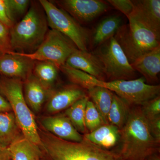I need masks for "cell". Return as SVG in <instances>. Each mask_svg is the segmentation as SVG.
<instances>
[{
    "label": "cell",
    "mask_w": 160,
    "mask_h": 160,
    "mask_svg": "<svg viewBox=\"0 0 160 160\" xmlns=\"http://www.w3.org/2000/svg\"><path fill=\"white\" fill-rule=\"evenodd\" d=\"M24 91V97L27 105L32 110L38 112L53 90L46 88L32 73L25 81Z\"/></svg>",
    "instance_id": "17"
},
{
    "label": "cell",
    "mask_w": 160,
    "mask_h": 160,
    "mask_svg": "<svg viewBox=\"0 0 160 160\" xmlns=\"http://www.w3.org/2000/svg\"><path fill=\"white\" fill-rule=\"evenodd\" d=\"M12 112H0V142L9 146L22 135Z\"/></svg>",
    "instance_id": "22"
},
{
    "label": "cell",
    "mask_w": 160,
    "mask_h": 160,
    "mask_svg": "<svg viewBox=\"0 0 160 160\" xmlns=\"http://www.w3.org/2000/svg\"><path fill=\"white\" fill-rule=\"evenodd\" d=\"M83 138L100 148L110 150L120 143L121 130L109 123L102 125L91 132L85 133Z\"/></svg>",
    "instance_id": "16"
},
{
    "label": "cell",
    "mask_w": 160,
    "mask_h": 160,
    "mask_svg": "<svg viewBox=\"0 0 160 160\" xmlns=\"http://www.w3.org/2000/svg\"><path fill=\"white\" fill-rule=\"evenodd\" d=\"M40 135L42 147L52 160H124L118 152L100 148L84 138L78 142L62 139L49 132Z\"/></svg>",
    "instance_id": "2"
},
{
    "label": "cell",
    "mask_w": 160,
    "mask_h": 160,
    "mask_svg": "<svg viewBox=\"0 0 160 160\" xmlns=\"http://www.w3.org/2000/svg\"></svg>",
    "instance_id": "37"
},
{
    "label": "cell",
    "mask_w": 160,
    "mask_h": 160,
    "mask_svg": "<svg viewBox=\"0 0 160 160\" xmlns=\"http://www.w3.org/2000/svg\"><path fill=\"white\" fill-rule=\"evenodd\" d=\"M12 112L10 104L6 98L0 92V112Z\"/></svg>",
    "instance_id": "34"
},
{
    "label": "cell",
    "mask_w": 160,
    "mask_h": 160,
    "mask_svg": "<svg viewBox=\"0 0 160 160\" xmlns=\"http://www.w3.org/2000/svg\"><path fill=\"white\" fill-rule=\"evenodd\" d=\"M36 62L16 52L0 56V76L25 82L33 73Z\"/></svg>",
    "instance_id": "11"
},
{
    "label": "cell",
    "mask_w": 160,
    "mask_h": 160,
    "mask_svg": "<svg viewBox=\"0 0 160 160\" xmlns=\"http://www.w3.org/2000/svg\"><path fill=\"white\" fill-rule=\"evenodd\" d=\"M86 90L75 84L67 85L50 95L46 109L49 113L59 112L69 108L78 100L87 96Z\"/></svg>",
    "instance_id": "13"
},
{
    "label": "cell",
    "mask_w": 160,
    "mask_h": 160,
    "mask_svg": "<svg viewBox=\"0 0 160 160\" xmlns=\"http://www.w3.org/2000/svg\"><path fill=\"white\" fill-rule=\"evenodd\" d=\"M91 52L102 65L108 82L134 78L136 71L132 67L114 37Z\"/></svg>",
    "instance_id": "7"
},
{
    "label": "cell",
    "mask_w": 160,
    "mask_h": 160,
    "mask_svg": "<svg viewBox=\"0 0 160 160\" xmlns=\"http://www.w3.org/2000/svg\"><path fill=\"white\" fill-rule=\"evenodd\" d=\"M0 92L9 102L22 134L30 142L42 147L40 133L32 111L23 92V82L0 76Z\"/></svg>",
    "instance_id": "4"
},
{
    "label": "cell",
    "mask_w": 160,
    "mask_h": 160,
    "mask_svg": "<svg viewBox=\"0 0 160 160\" xmlns=\"http://www.w3.org/2000/svg\"></svg>",
    "instance_id": "38"
},
{
    "label": "cell",
    "mask_w": 160,
    "mask_h": 160,
    "mask_svg": "<svg viewBox=\"0 0 160 160\" xmlns=\"http://www.w3.org/2000/svg\"><path fill=\"white\" fill-rule=\"evenodd\" d=\"M11 52L10 29L0 22V56Z\"/></svg>",
    "instance_id": "30"
},
{
    "label": "cell",
    "mask_w": 160,
    "mask_h": 160,
    "mask_svg": "<svg viewBox=\"0 0 160 160\" xmlns=\"http://www.w3.org/2000/svg\"><path fill=\"white\" fill-rule=\"evenodd\" d=\"M39 3L45 12L48 26L52 29L69 38L79 50L88 51L91 35L87 29L52 2L40 0Z\"/></svg>",
    "instance_id": "6"
},
{
    "label": "cell",
    "mask_w": 160,
    "mask_h": 160,
    "mask_svg": "<svg viewBox=\"0 0 160 160\" xmlns=\"http://www.w3.org/2000/svg\"><path fill=\"white\" fill-rule=\"evenodd\" d=\"M8 8L12 19L15 23L16 18L26 12L30 1L28 0H6Z\"/></svg>",
    "instance_id": "29"
},
{
    "label": "cell",
    "mask_w": 160,
    "mask_h": 160,
    "mask_svg": "<svg viewBox=\"0 0 160 160\" xmlns=\"http://www.w3.org/2000/svg\"><path fill=\"white\" fill-rule=\"evenodd\" d=\"M131 65L148 82L157 81L160 71V46L139 58Z\"/></svg>",
    "instance_id": "18"
},
{
    "label": "cell",
    "mask_w": 160,
    "mask_h": 160,
    "mask_svg": "<svg viewBox=\"0 0 160 160\" xmlns=\"http://www.w3.org/2000/svg\"></svg>",
    "instance_id": "39"
},
{
    "label": "cell",
    "mask_w": 160,
    "mask_h": 160,
    "mask_svg": "<svg viewBox=\"0 0 160 160\" xmlns=\"http://www.w3.org/2000/svg\"><path fill=\"white\" fill-rule=\"evenodd\" d=\"M65 65L78 69L101 81H106L102 65L92 52L77 49L66 60Z\"/></svg>",
    "instance_id": "14"
},
{
    "label": "cell",
    "mask_w": 160,
    "mask_h": 160,
    "mask_svg": "<svg viewBox=\"0 0 160 160\" xmlns=\"http://www.w3.org/2000/svg\"><path fill=\"white\" fill-rule=\"evenodd\" d=\"M87 90L88 96L101 115L104 124H109L108 116L114 93L101 86H94Z\"/></svg>",
    "instance_id": "21"
},
{
    "label": "cell",
    "mask_w": 160,
    "mask_h": 160,
    "mask_svg": "<svg viewBox=\"0 0 160 160\" xmlns=\"http://www.w3.org/2000/svg\"><path fill=\"white\" fill-rule=\"evenodd\" d=\"M122 18L118 15L110 16L99 23L90 36V43L93 49L114 37L123 25Z\"/></svg>",
    "instance_id": "19"
},
{
    "label": "cell",
    "mask_w": 160,
    "mask_h": 160,
    "mask_svg": "<svg viewBox=\"0 0 160 160\" xmlns=\"http://www.w3.org/2000/svg\"><path fill=\"white\" fill-rule=\"evenodd\" d=\"M140 106L143 115L146 120L151 119L160 116V95L147 101Z\"/></svg>",
    "instance_id": "28"
},
{
    "label": "cell",
    "mask_w": 160,
    "mask_h": 160,
    "mask_svg": "<svg viewBox=\"0 0 160 160\" xmlns=\"http://www.w3.org/2000/svg\"><path fill=\"white\" fill-rule=\"evenodd\" d=\"M133 10L129 19L134 20L160 37V0L132 1Z\"/></svg>",
    "instance_id": "12"
},
{
    "label": "cell",
    "mask_w": 160,
    "mask_h": 160,
    "mask_svg": "<svg viewBox=\"0 0 160 160\" xmlns=\"http://www.w3.org/2000/svg\"><path fill=\"white\" fill-rule=\"evenodd\" d=\"M11 160H39L42 155L40 147L22 135L8 146Z\"/></svg>",
    "instance_id": "20"
},
{
    "label": "cell",
    "mask_w": 160,
    "mask_h": 160,
    "mask_svg": "<svg viewBox=\"0 0 160 160\" xmlns=\"http://www.w3.org/2000/svg\"><path fill=\"white\" fill-rule=\"evenodd\" d=\"M89 98L88 95L78 100L66 109L64 113L77 130L84 134L87 133L85 126V117L86 105Z\"/></svg>",
    "instance_id": "24"
},
{
    "label": "cell",
    "mask_w": 160,
    "mask_h": 160,
    "mask_svg": "<svg viewBox=\"0 0 160 160\" xmlns=\"http://www.w3.org/2000/svg\"><path fill=\"white\" fill-rule=\"evenodd\" d=\"M48 24L42 6L32 4L22 19L10 29L12 52L23 53L34 52L48 33Z\"/></svg>",
    "instance_id": "3"
},
{
    "label": "cell",
    "mask_w": 160,
    "mask_h": 160,
    "mask_svg": "<svg viewBox=\"0 0 160 160\" xmlns=\"http://www.w3.org/2000/svg\"><path fill=\"white\" fill-rule=\"evenodd\" d=\"M121 130V149L124 160H146L159 152L158 142L152 135L141 106L130 109L128 119Z\"/></svg>",
    "instance_id": "1"
},
{
    "label": "cell",
    "mask_w": 160,
    "mask_h": 160,
    "mask_svg": "<svg viewBox=\"0 0 160 160\" xmlns=\"http://www.w3.org/2000/svg\"><path fill=\"white\" fill-rule=\"evenodd\" d=\"M0 22L10 29L15 24L11 17L6 0H0Z\"/></svg>",
    "instance_id": "32"
},
{
    "label": "cell",
    "mask_w": 160,
    "mask_h": 160,
    "mask_svg": "<svg viewBox=\"0 0 160 160\" xmlns=\"http://www.w3.org/2000/svg\"><path fill=\"white\" fill-rule=\"evenodd\" d=\"M0 160H11L8 146L0 142Z\"/></svg>",
    "instance_id": "35"
},
{
    "label": "cell",
    "mask_w": 160,
    "mask_h": 160,
    "mask_svg": "<svg viewBox=\"0 0 160 160\" xmlns=\"http://www.w3.org/2000/svg\"><path fill=\"white\" fill-rule=\"evenodd\" d=\"M55 3L79 23L91 22L109 8L108 3L99 0H61Z\"/></svg>",
    "instance_id": "10"
},
{
    "label": "cell",
    "mask_w": 160,
    "mask_h": 160,
    "mask_svg": "<svg viewBox=\"0 0 160 160\" xmlns=\"http://www.w3.org/2000/svg\"><path fill=\"white\" fill-rule=\"evenodd\" d=\"M108 3L121 12L128 18L133 10V3L130 0H109Z\"/></svg>",
    "instance_id": "31"
},
{
    "label": "cell",
    "mask_w": 160,
    "mask_h": 160,
    "mask_svg": "<svg viewBox=\"0 0 160 160\" xmlns=\"http://www.w3.org/2000/svg\"><path fill=\"white\" fill-rule=\"evenodd\" d=\"M146 160H160V156L158 153L152 155L146 159Z\"/></svg>",
    "instance_id": "36"
},
{
    "label": "cell",
    "mask_w": 160,
    "mask_h": 160,
    "mask_svg": "<svg viewBox=\"0 0 160 160\" xmlns=\"http://www.w3.org/2000/svg\"><path fill=\"white\" fill-rule=\"evenodd\" d=\"M60 70L66 75L73 84L86 90L98 86L100 81L84 72L71 68L66 65L61 66Z\"/></svg>",
    "instance_id": "26"
},
{
    "label": "cell",
    "mask_w": 160,
    "mask_h": 160,
    "mask_svg": "<svg viewBox=\"0 0 160 160\" xmlns=\"http://www.w3.org/2000/svg\"><path fill=\"white\" fill-rule=\"evenodd\" d=\"M41 123L48 132L62 139L79 142L84 138L64 114L43 118Z\"/></svg>",
    "instance_id": "15"
},
{
    "label": "cell",
    "mask_w": 160,
    "mask_h": 160,
    "mask_svg": "<svg viewBox=\"0 0 160 160\" xmlns=\"http://www.w3.org/2000/svg\"><path fill=\"white\" fill-rule=\"evenodd\" d=\"M85 124L87 133L94 131L102 125H104L99 112L93 102L89 99L86 106Z\"/></svg>",
    "instance_id": "27"
},
{
    "label": "cell",
    "mask_w": 160,
    "mask_h": 160,
    "mask_svg": "<svg viewBox=\"0 0 160 160\" xmlns=\"http://www.w3.org/2000/svg\"><path fill=\"white\" fill-rule=\"evenodd\" d=\"M98 86L105 87L122 99L130 106H140L159 95L160 85L146 84L144 78L129 80L101 81Z\"/></svg>",
    "instance_id": "9"
},
{
    "label": "cell",
    "mask_w": 160,
    "mask_h": 160,
    "mask_svg": "<svg viewBox=\"0 0 160 160\" xmlns=\"http://www.w3.org/2000/svg\"><path fill=\"white\" fill-rule=\"evenodd\" d=\"M60 69L53 63L48 62H36L33 74L46 88L52 90L57 80Z\"/></svg>",
    "instance_id": "25"
},
{
    "label": "cell",
    "mask_w": 160,
    "mask_h": 160,
    "mask_svg": "<svg viewBox=\"0 0 160 160\" xmlns=\"http://www.w3.org/2000/svg\"><path fill=\"white\" fill-rule=\"evenodd\" d=\"M130 109L125 101L114 93L108 116V123L122 129L128 119Z\"/></svg>",
    "instance_id": "23"
},
{
    "label": "cell",
    "mask_w": 160,
    "mask_h": 160,
    "mask_svg": "<svg viewBox=\"0 0 160 160\" xmlns=\"http://www.w3.org/2000/svg\"><path fill=\"white\" fill-rule=\"evenodd\" d=\"M121 26L114 38L130 64L160 46V38L134 20Z\"/></svg>",
    "instance_id": "5"
},
{
    "label": "cell",
    "mask_w": 160,
    "mask_h": 160,
    "mask_svg": "<svg viewBox=\"0 0 160 160\" xmlns=\"http://www.w3.org/2000/svg\"><path fill=\"white\" fill-rule=\"evenodd\" d=\"M77 49L69 38L51 29L48 31L42 43L34 52L19 53L33 61L53 63L60 69L61 66L65 65L69 56Z\"/></svg>",
    "instance_id": "8"
},
{
    "label": "cell",
    "mask_w": 160,
    "mask_h": 160,
    "mask_svg": "<svg viewBox=\"0 0 160 160\" xmlns=\"http://www.w3.org/2000/svg\"><path fill=\"white\" fill-rule=\"evenodd\" d=\"M149 130L155 139L158 142H160V116L154 118L146 120Z\"/></svg>",
    "instance_id": "33"
}]
</instances>
